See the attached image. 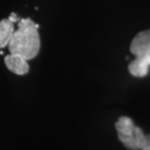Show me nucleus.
<instances>
[{"mask_svg": "<svg viewBox=\"0 0 150 150\" xmlns=\"http://www.w3.org/2000/svg\"><path fill=\"white\" fill-rule=\"evenodd\" d=\"M123 144L131 150H143L149 142V135L145 136L139 127L135 126L134 133L129 136L118 137Z\"/></svg>", "mask_w": 150, "mask_h": 150, "instance_id": "nucleus-3", "label": "nucleus"}, {"mask_svg": "<svg viewBox=\"0 0 150 150\" xmlns=\"http://www.w3.org/2000/svg\"><path fill=\"white\" fill-rule=\"evenodd\" d=\"M8 19L10 20L11 22H13V23H16V22L19 21V18L17 16L16 13H12L9 17H8Z\"/></svg>", "mask_w": 150, "mask_h": 150, "instance_id": "nucleus-6", "label": "nucleus"}, {"mask_svg": "<svg viewBox=\"0 0 150 150\" xmlns=\"http://www.w3.org/2000/svg\"><path fill=\"white\" fill-rule=\"evenodd\" d=\"M38 24L29 18H20L8 47L10 54H18L27 60L35 58L40 50Z\"/></svg>", "mask_w": 150, "mask_h": 150, "instance_id": "nucleus-1", "label": "nucleus"}, {"mask_svg": "<svg viewBox=\"0 0 150 150\" xmlns=\"http://www.w3.org/2000/svg\"><path fill=\"white\" fill-rule=\"evenodd\" d=\"M14 31L13 23L8 18L0 21V48H5L8 45Z\"/></svg>", "mask_w": 150, "mask_h": 150, "instance_id": "nucleus-5", "label": "nucleus"}, {"mask_svg": "<svg viewBox=\"0 0 150 150\" xmlns=\"http://www.w3.org/2000/svg\"><path fill=\"white\" fill-rule=\"evenodd\" d=\"M4 63L8 69L17 75H25L29 71L27 59L18 54L7 55L4 58Z\"/></svg>", "mask_w": 150, "mask_h": 150, "instance_id": "nucleus-4", "label": "nucleus"}, {"mask_svg": "<svg viewBox=\"0 0 150 150\" xmlns=\"http://www.w3.org/2000/svg\"><path fill=\"white\" fill-rule=\"evenodd\" d=\"M130 52L135 59L129 64V71L137 78L145 77L150 66V29L139 33L130 44Z\"/></svg>", "mask_w": 150, "mask_h": 150, "instance_id": "nucleus-2", "label": "nucleus"}]
</instances>
